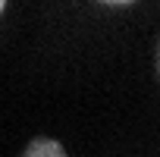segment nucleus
Instances as JSON below:
<instances>
[{"label":"nucleus","mask_w":160,"mask_h":157,"mask_svg":"<svg viewBox=\"0 0 160 157\" xmlns=\"http://www.w3.org/2000/svg\"><path fill=\"white\" fill-rule=\"evenodd\" d=\"M25 157H66V151L53 141V138H35L25 151Z\"/></svg>","instance_id":"nucleus-1"},{"label":"nucleus","mask_w":160,"mask_h":157,"mask_svg":"<svg viewBox=\"0 0 160 157\" xmlns=\"http://www.w3.org/2000/svg\"><path fill=\"white\" fill-rule=\"evenodd\" d=\"M104 3H135V0H104Z\"/></svg>","instance_id":"nucleus-2"},{"label":"nucleus","mask_w":160,"mask_h":157,"mask_svg":"<svg viewBox=\"0 0 160 157\" xmlns=\"http://www.w3.org/2000/svg\"><path fill=\"white\" fill-rule=\"evenodd\" d=\"M3 7H7V0H0V13H3Z\"/></svg>","instance_id":"nucleus-3"}]
</instances>
